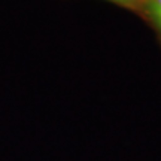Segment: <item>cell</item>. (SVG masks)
<instances>
[{"mask_svg":"<svg viewBox=\"0 0 161 161\" xmlns=\"http://www.w3.org/2000/svg\"><path fill=\"white\" fill-rule=\"evenodd\" d=\"M106 2L115 3V5L122 6V8L134 11V12H142V8H143V3H145V0H106Z\"/></svg>","mask_w":161,"mask_h":161,"instance_id":"2","label":"cell"},{"mask_svg":"<svg viewBox=\"0 0 161 161\" xmlns=\"http://www.w3.org/2000/svg\"><path fill=\"white\" fill-rule=\"evenodd\" d=\"M142 14L149 19L161 37V0H145Z\"/></svg>","mask_w":161,"mask_h":161,"instance_id":"1","label":"cell"}]
</instances>
